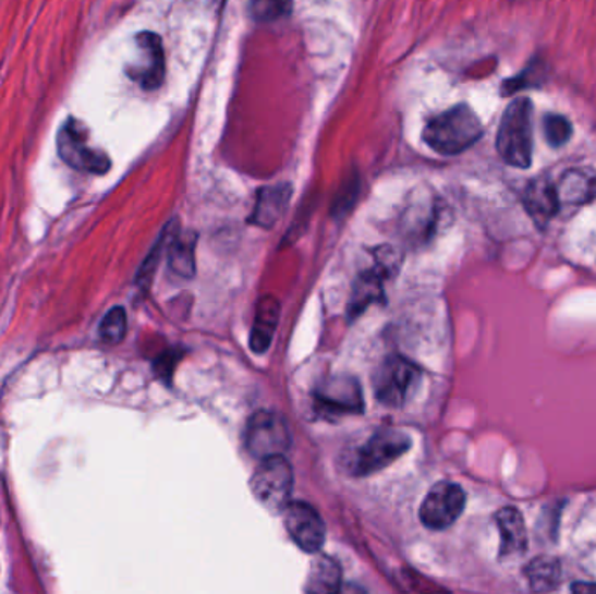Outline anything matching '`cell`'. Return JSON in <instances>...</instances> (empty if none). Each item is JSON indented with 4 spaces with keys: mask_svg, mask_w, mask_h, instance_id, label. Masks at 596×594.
<instances>
[{
    "mask_svg": "<svg viewBox=\"0 0 596 594\" xmlns=\"http://www.w3.org/2000/svg\"><path fill=\"white\" fill-rule=\"evenodd\" d=\"M484 126L470 105H455L436 116L424 128L423 138L427 147L441 156H459L478 142Z\"/></svg>",
    "mask_w": 596,
    "mask_h": 594,
    "instance_id": "obj_1",
    "label": "cell"
},
{
    "mask_svg": "<svg viewBox=\"0 0 596 594\" xmlns=\"http://www.w3.org/2000/svg\"><path fill=\"white\" fill-rule=\"evenodd\" d=\"M532 101L516 98L506 107L501 124L497 131V154L506 165L527 170L534 154V133H532Z\"/></svg>",
    "mask_w": 596,
    "mask_h": 594,
    "instance_id": "obj_2",
    "label": "cell"
},
{
    "mask_svg": "<svg viewBox=\"0 0 596 594\" xmlns=\"http://www.w3.org/2000/svg\"><path fill=\"white\" fill-rule=\"evenodd\" d=\"M250 486L255 499L264 508L269 511H283L293 492L292 464L284 459V456L261 460V464L252 476Z\"/></svg>",
    "mask_w": 596,
    "mask_h": 594,
    "instance_id": "obj_3",
    "label": "cell"
},
{
    "mask_svg": "<svg viewBox=\"0 0 596 594\" xmlns=\"http://www.w3.org/2000/svg\"><path fill=\"white\" fill-rule=\"evenodd\" d=\"M58 154L70 168L84 173L105 174L112 166L107 154L89 147L86 126L75 119H69L61 126L58 133Z\"/></svg>",
    "mask_w": 596,
    "mask_h": 594,
    "instance_id": "obj_4",
    "label": "cell"
},
{
    "mask_svg": "<svg viewBox=\"0 0 596 594\" xmlns=\"http://www.w3.org/2000/svg\"><path fill=\"white\" fill-rule=\"evenodd\" d=\"M418 380L421 369L412 361L401 356L388 357L375 374V396L386 407H403L417 387Z\"/></svg>",
    "mask_w": 596,
    "mask_h": 594,
    "instance_id": "obj_5",
    "label": "cell"
},
{
    "mask_svg": "<svg viewBox=\"0 0 596 594\" xmlns=\"http://www.w3.org/2000/svg\"><path fill=\"white\" fill-rule=\"evenodd\" d=\"M244 441L255 459L264 460L284 456L292 439L283 416L269 410H260L250 419Z\"/></svg>",
    "mask_w": 596,
    "mask_h": 594,
    "instance_id": "obj_6",
    "label": "cell"
},
{
    "mask_svg": "<svg viewBox=\"0 0 596 594\" xmlns=\"http://www.w3.org/2000/svg\"><path fill=\"white\" fill-rule=\"evenodd\" d=\"M412 447L409 436L401 431L380 429L353 457V474L366 476L391 465Z\"/></svg>",
    "mask_w": 596,
    "mask_h": 594,
    "instance_id": "obj_7",
    "label": "cell"
},
{
    "mask_svg": "<svg viewBox=\"0 0 596 594\" xmlns=\"http://www.w3.org/2000/svg\"><path fill=\"white\" fill-rule=\"evenodd\" d=\"M466 508V494L458 483H436L421 506V521L429 530H447L461 518Z\"/></svg>",
    "mask_w": 596,
    "mask_h": 594,
    "instance_id": "obj_8",
    "label": "cell"
},
{
    "mask_svg": "<svg viewBox=\"0 0 596 594\" xmlns=\"http://www.w3.org/2000/svg\"><path fill=\"white\" fill-rule=\"evenodd\" d=\"M284 511V525L293 543L302 551L318 555L327 538V526L319 512L307 502H288Z\"/></svg>",
    "mask_w": 596,
    "mask_h": 594,
    "instance_id": "obj_9",
    "label": "cell"
},
{
    "mask_svg": "<svg viewBox=\"0 0 596 594\" xmlns=\"http://www.w3.org/2000/svg\"><path fill=\"white\" fill-rule=\"evenodd\" d=\"M316 404L325 415H360L365 408L362 387L353 377L328 378L316 391Z\"/></svg>",
    "mask_w": 596,
    "mask_h": 594,
    "instance_id": "obj_10",
    "label": "cell"
},
{
    "mask_svg": "<svg viewBox=\"0 0 596 594\" xmlns=\"http://www.w3.org/2000/svg\"><path fill=\"white\" fill-rule=\"evenodd\" d=\"M397 272V253L389 252L384 247L382 256L377 260L374 269L363 272L354 282L353 296L349 304L351 317L362 314L368 305L382 300L384 281Z\"/></svg>",
    "mask_w": 596,
    "mask_h": 594,
    "instance_id": "obj_11",
    "label": "cell"
},
{
    "mask_svg": "<svg viewBox=\"0 0 596 594\" xmlns=\"http://www.w3.org/2000/svg\"><path fill=\"white\" fill-rule=\"evenodd\" d=\"M136 44L142 54V63L131 66L127 75L147 92H154L165 81V49L161 37L153 32H142L136 35Z\"/></svg>",
    "mask_w": 596,
    "mask_h": 594,
    "instance_id": "obj_12",
    "label": "cell"
},
{
    "mask_svg": "<svg viewBox=\"0 0 596 594\" xmlns=\"http://www.w3.org/2000/svg\"><path fill=\"white\" fill-rule=\"evenodd\" d=\"M496 523L501 534L499 556L502 560L525 555L528 549V534L520 509L502 508L501 511H497Z\"/></svg>",
    "mask_w": 596,
    "mask_h": 594,
    "instance_id": "obj_13",
    "label": "cell"
},
{
    "mask_svg": "<svg viewBox=\"0 0 596 594\" xmlns=\"http://www.w3.org/2000/svg\"><path fill=\"white\" fill-rule=\"evenodd\" d=\"M523 204L537 226L545 227L560 209L558 199L557 183L551 182L548 177H537L532 180L523 196Z\"/></svg>",
    "mask_w": 596,
    "mask_h": 594,
    "instance_id": "obj_14",
    "label": "cell"
},
{
    "mask_svg": "<svg viewBox=\"0 0 596 594\" xmlns=\"http://www.w3.org/2000/svg\"><path fill=\"white\" fill-rule=\"evenodd\" d=\"M196 243L194 232H180L179 223L168 226V264L180 278H192L196 274Z\"/></svg>",
    "mask_w": 596,
    "mask_h": 594,
    "instance_id": "obj_15",
    "label": "cell"
},
{
    "mask_svg": "<svg viewBox=\"0 0 596 594\" xmlns=\"http://www.w3.org/2000/svg\"><path fill=\"white\" fill-rule=\"evenodd\" d=\"M560 204L584 206L596 199V173L589 168H572L557 183Z\"/></svg>",
    "mask_w": 596,
    "mask_h": 594,
    "instance_id": "obj_16",
    "label": "cell"
},
{
    "mask_svg": "<svg viewBox=\"0 0 596 594\" xmlns=\"http://www.w3.org/2000/svg\"><path fill=\"white\" fill-rule=\"evenodd\" d=\"M292 199V187L288 183H279L272 187H264L258 191L255 209L250 221L261 229H270L276 221L283 217L288 203Z\"/></svg>",
    "mask_w": 596,
    "mask_h": 594,
    "instance_id": "obj_17",
    "label": "cell"
},
{
    "mask_svg": "<svg viewBox=\"0 0 596 594\" xmlns=\"http://www.w3.org/2000/svg\"><path fill=\"white\" fill-rule=\"evenodd\" d=\"M279 313H281V307L275 296H261L258 300L257 313H255L252 335H250V348L253 352L264 354L269 351L270 343L275 339L276 328H278Z\"/></svg>",
    "mask_w": 596,
    "mask_h": 594,
    "instance_id": "obj_18",
    "label": "cell"
},
{
    "mask_svg": "<svg viewBox=\"0 0 596 594\" xmlns=\"http://www.w3.org/2000/svg\"><path fill=\"white\" fill-rule=\"evenodd\" d=\"M525 578L536 593L555 591L562 584V563L555 556H537L525 567Z\"/></svg>",
    "mask_w": 596,
    "mask_h": 594,
    "instance_id": "obj_19",
    "label": "cell"
},
{
    "mask_svg": "<svg viewBox=\"0 0 596 594\" xmlns=\"http://www.w3.org/2000/svg\"><path fill=\"white\" fill-rule=\"evenodd\" d=\"M342 587V569L330 556L319 555L311 567L307 593H339Z\"/></svg>",
    "mask_w": 596,
    "mask_h": 594,
    "instance_id": "obj_20",
    "label": "cell"
},
{
    "mask_svg": "<svg viewBox=\"0 0 596 594\" xmlns=\"http://www.w3.org/2000/svg\"><path fill=\"white\" fill-rule=\"evenodd\" d=\"M546 69L545 63L540 61H532L527 69L523 70L522 74L516 77L508 78L502 83V96H513L527 87L539 86L545 83Z\"/></svg>",
    "mask_w": 596,
    "mask_h": 594,
    "instance_id": "obj_21",
    "label": "cell"
},
{
    "mask_svg": "<svg viewBox=\"0 0 596 594\" xmlns=\"http://www.w3.org/2000/svg\"><path fill=\"white\" fill-rule=\"evenodd\" d=\"M293 0H252L250 16L255 22L269 23L292 13Z\"/></svg>",
    "mask_w": 596,
    "mask_h": 594,
    "instance_id": "obj_22",
    "label": "cell"
},
{
    "mask_svg": "<svg viewBox=\"0 0 596 594\" xmlns=\"http://www.w3.org/2000/svg\"><path fill=\"white\" fill-rule=\"evenodd\" d=\"M127 317L122 307L110 308L100 323V340L107 346H115L126 335Z\"/></svg>",
    "mask_w": 596,
    "mask_h": 594,
    "instance_id": "obj_23",
    "label": "cell"
},
{
    "mask_svg": "<svg viewBox=\"0 0 596 594\" xmlns=\"http://www.w3.org/2000/svg\"><path fill=\"white\" fill-rule=\"evenodd\" d=\"M543 131H545L548 145L555 148L563 147L572 138L571 121L560 116V113H546L545 119H543Z\"/></svg>",
    "mask_w": 596,
    "mask_h": 594,
    "instance_id": "obj_24",
    "label": "cell"
},
{
    "mask_svg": "<svg viewBox=\"0 0 596 594\" xmlns=\"http://www.w3.org/2000/svg\"><path fill=\"white\" fill-rule=\"evenodd\" d=\"M572 593L589 594L596 593V582H574L571 586Z\"/></svg>",
    "mask_w": 596,
    "mask_h": 594,
    "instance_id": "obj_25",
    "label": "cell"
}]
</instances>
